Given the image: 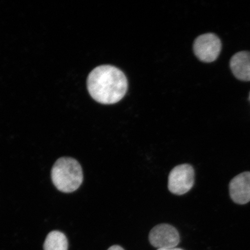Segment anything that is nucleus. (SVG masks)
I'll return each instance as SVG.
<instances>
[{
	"mask_svg": "<svg viewBox=\"0 0 250 250\" xmlns=\"http://www.w3.org/2000/svg\"><path fill=\"white\" fill-rule=\"evenodd\" d=\"M151 245L158 249L176 248L180 242V234L171 225L161 224L153 228L149 234Z\"/></svg>",
	"mask_w": 250,
	"mask_h": 250,
	"instance_id": "obj_5",
	"label": "nucleus"
},
{
	"mask_svg": "<svg viewBox=\"0 0 250 250\" xmlns=\"http://www.w3.org/2000/svg\"></svg>",
	"mask_w": 250,
	"mask_h": 250,
	"instance_id": "obj_11",
	"label": "nucleus"
},
{
	"mask_svg": "<svg viewBox=\"0 0 250 250\" xmlns=\"http://www.w3.org/2000/svg\"><path fill=\"white\" fill-rule=\"evenodd\" d=\"M157 250H184L183 249H180V248H171V249H158Z\"/></svg>",
	"mask_w": 250,
	"mask_h": 250,
	"instance_id": "obj_10",
	"label": "nucleus"
},
{
	"mask_svg": "<svg viewBox=\"0 0 250 250\" xmlns=\"http://www.w3.org/2000/svg\"><path fill=\"white\" fill-rule=\"evenodd\" d=\"M195 171L191 165L182 164L171 170L168 178V188L173 194L183 195L192 189Z\"/></svg>",
	"mask_w": 250,
	"mask_h": 250,
	"instance_id": "obj_3",
	"label": "nucleus"
},
{
	"mask_svg": "<svg viewBox=\"0 0 250 250\" xmlns=\"http://www.w3.org/2000/svg\"><path fill=\"white\" fill-rule=\"evenodd\" d=\"M222 48L221 40L214 34H203L197 38L193 44V51L200 61L205 62L215 61Z\"/></svg>",
	"mask_w": 250,
	"mask_h": 250,
	"instance_id": "obj_4",
	"label": "nucleus"
},
{
	"mask_svg": "<svg viewBox=\"0 0 250 250\" xmlns=\"http://www.w3.org/2000/svg\"><path fill=\"white\" fill-rule=\"evenodd\" d=\"M234 76L243 81H250V52L241 51L233 56L230 61Z\"/></svg>",
	"mask_w": 250,
	"mask_h": 250,
	"instance_id": "obj_7",
	"label": "nucleus"
},
{
	"mask_svg": "<svg viewBox=\"0 0 250 250\" xmlns=\"http://www.w3.org/2000/svg\"><path fill=\"white\" fill-rule=\"evenodd\" d=\"M107 250H125L122 247L118 245H114L110 247Z\"/></svg>",
	"mask_w": 250,
	"mask_h": 250,
	"instance_id": "obj_9",
	"label": "nucleus"
},
{
	"mask_svg": "<svg viewBox=\"0 0 250 250\" xmlns=\"http://www.w3.org/2000/svg\"><path fill=\"white\" fill-rule=\"evenodd\" d=\"M68 240L63 233L58 230L50 232L46 237L43 249L44 250H67Z\"/></svg>",
	"mask_w": 250,
	"mask_h": 250,
	"instance_id": "obj_8",
	"label": "nucleus"
},
{
	"mask_svg": "<svg viewBox=\"0 0 250 250\" xmlns=\"http://www.w3.org/2000/svg\"><path fill=\"white\" fill-rule=\"evenodd\" d=\"M229 193L232 201L238 205L250 202V171L237 175L229 183Z\"/></svg>",
	"mask_w": 250,
	"mask_h": 250,
	"instance_id": "obj_6",
	"label": "nucleus"
},
{
	"mask_svg": "<svg viewBox=\"0 0 250 250\" xmlns=\"http://www.w3.org/2000/svg\"><path fill=\"white\" fill-rule=\"evenodd\" d=\"M52 182L59 190L64 193L76 191L83 181L82 167L73 158L62 157L55 162L51 171Z\"/></svg>",
	"mask_w": 250,
	"mask_h": 250,
	"instance_id": "obj_2",
	"label": "nucleus"
},
{
	"mask_svg": "<svg viewBox=\"0 0 250 250\" xmlns=\"http://www.w3.org/2000/svg\"><path fill=\"white\" fill-rule=\"evenodd\" d=\"M87 90L95 101L103 104L120 102L127 90V80L123 71L109 65L93 69L87 81Z\"/></svg>",
	"mask_w": 250,
	"mask_h": 250,
	"instance_id": "obj_1",
	"label": "nucleus"
}]
</instances>
